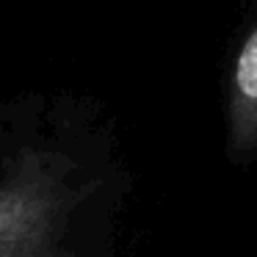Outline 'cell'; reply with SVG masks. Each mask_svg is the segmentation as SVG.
Returning a JSON list of instances; mask_svg holds the SVG:
<instances>
[{
    "mask_svg": "<svg viewBox=\"0 0 257 257\" xmlns=\"http://www.w3.org/2000/svg\"><path fill=\"white\" fill-rule=\"evenodd\" d=\"M227 144L235 161L257 152V25L240 42L229 72Z\"/></svg>",
    "mask_w": 257,
    "mask_h": 257,
    "instance_id": "2",
    "label": "cell"
},
{
    "mask_svg": "<svg viewBox=\"0 0 257 257\" xmlns=\"http://www.w3.org/2000/svg\"><path fill=\"white\" fill-rule=\"evenodd\" d=\"M69 180L56 152L23 150L0 172V257H53L67 227Z\"/></svg>",
    "mask_w": 257,
    "mask_h": 257,
    "instance_id": "1",
    "label": "cell"
}]
</instances>
